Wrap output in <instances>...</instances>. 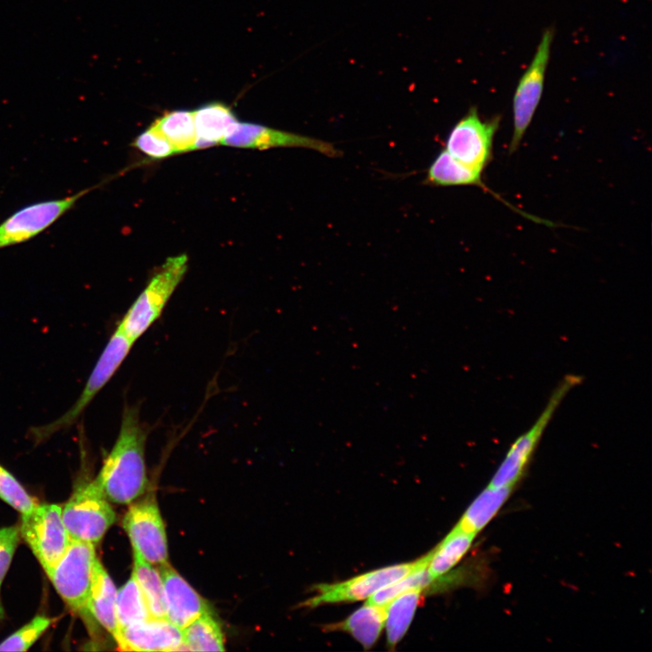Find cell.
I'll return each instance as SVG.
<instances>
[{
    "instance_id": "30",
    "label": "cell",
    "mask_w": 652,
    "mask_h": 652,
    "mask_svg": "<svg viewBox=\"0 0 652 652\" xmlns=\"http://www.w3.org/2000/svg\"><path fill=\"white\" fill-rule=\"evenodd\" d=\"M15 528V526H10L0 529V544L13 532Z\"/></svg>"
},
{
    "instance_id": "15",
    "label": "cell",
    "mask_w": 652,
    "mask_h": 652,
    "mask_svg": "<svg viewBox=\"0 0 652 652\" xmlns=\"http://www.w3.org/2000/svg\"><path fill=\"white\" fill-rule=\"evenodd\" d=\"M482 173H479L453 158L445 149H442L429 166L426 177V183L435 187H454V186H475L489 193L494 198L507 205L511 209L532 219L533 216L513 206L499 194L493 191L482 180Z\"/></svg>"
},
{
    "instance_id": "25",
    "label": "cell",
    "mask_w": 652,
    "mask_h": 652,
    "mask_svg": "<svg viewBox=\"0 0 652 652\" xmlns=\"http://www.w3.org/2000/svg\"><path fill=\"white\" fill-rule=\"evenodd\" d=\"M116 617L118 631L128 625L151 617L141 590L132 574L117 590Z\"/></svg>"
},
{
    "instance_id": "19",
    "label": "cell",
    "mask_w": 652,
    "mask_h": 652,
    "mask_svg": "<svg viewBox=\"0 0 652 652\" xmlns=\"http://www.w3.org/2000/svg\"><path fill=\"white\" fill-rule=\"evenodd\" d=\"M513 486L488 485L464 513L455 528L476 535L497 514L512 494Z\"/></svg>"
},
{
    "instance_id": "6",
    "label": "cell",
    "mask_w": 652,
    "mask_h": 652,
    "mask_svg": "<svg viewBox=\"0 0 652 652\" xmlns=\"http://www.w3.org/2000/svg\"><path fill=\"white\" fill-rule=\"evenodd\" d=\"M501 116L483 119L472 107L451 129L446 150L465 166L484 173L494 158V140Z\"/></svg>"
},
{
    "instance_id": "12",
    "label": "cell",
    "mask_w": 652,
    "mask_h": 652,
    "mask_svg": "<svg viewBox=\"0 0 652 652\" xmlns=\"http://www.w3.org/2000/svg\"><path fill=\"white\" fill-rule=\"evenodd\" d=\"M222 145L244 149L303 148L316 150L327 157L340 156V151L328 141L238 121L224 139Z\"/></svg>"
},
{
    "instance_id": "16",
    "label": "cell",
    "mask_w": 652,
    "mask_h": 652,
    "mask_svg": "<svg viewBox=\"0 0 652 652\" xmlns=\"http://www.w3.org/2000/svg\"><path fill=\"white\" fill-rule=\"evenodd\" d=\"M196 149L221 144L238 122L233 110L221 102H211L193 111Z\"/></svg>"
},
{
    "instance_id": "1",
    "label": "cell",
    "mask_w": 652,
    "mask_h": 652,
    "mask_svg": "<svg viewBox=\"0 0 652 652\" xmlns=\"http://www.w3.org/2000/svg\"><path fill=\"white\" fill-rule=\"evenodd\" d=\"M147 436L138 406L125 405L118 437L94 480L110 502L128 504L144 494Z\"/></svg>"
},
{
    "instance_id": "11",
    "label": "cell",
    "mask_w": 652,
    "mask_h": 652,
    "mask_svg": "<svg viewBox=\"0 0 652 652\" xmlns=\"http://www.w3.org/2000/svg\"><path fill=\"white\" fill-rule=\"evenodd\" d=\"M90 190L86 188L67 197L34 203L17 210L0 224V249L38 235Z\"/></svg>"
},
{
    "instance_id": "18",
    "label": "cell",
    "mask_w": 652,
    "mask_h": 652,
    "mask_svg": "<svg viewBox=\"0 0 652 652\" xmlns=\"http://www.w3.org/2000/svg\"><path fill=\"white\" fill-rule=\"evenodd\" d=\"M388 604H364L345 620L325 626L327 630H340L350 634L365 649H369L379 639L385 626Z\"/></svg>"
},
{
    "instance_id": "20",
    "label": "cell",
    "mask_w": 652,
    "mask_h": 652,
    "mask_svg": "<svg viewBox=\"0 0 652 652\" xmlns=\"http://www.w3.org/2000/svg\"><path fill=\"white\" fill-rule=\"evenodd\" d=\"M422 590H410L397 596L388 604L385 621L387 645L389 650L402 639L411 624L414 614L423 600Z\"/></svg>"
},
{
    "instance_id": "10",
    "label": "cell",
    "mask_w": 652,
    "mask_h": 652,
    "mask_svg": "<svg viewBox=\"0 0 652 652\" xmlns=\"http://www.w3.org/2000/svg\"><path fill=\"white\" fill-rule=\"evenodd\" d=\"M122 526L133 552L153 565L160 566L168 562L165 524L153 496L132 502L123 517Z\"/></svg>"
},
{
    "instance_id": "21",
    "label": "cell",
    "mask_w": 652,
    "mask_h": 652,
    "mask_svg": "<svg viewBox=\"0 0 652 652\" xmlns=\"http://www.w3.org/2000/svg\"><path fill=\"white\" fill-rule=\"evenodd\" d=\"M476 535L455 527L430 551L427 569L433 579L450 571L469 551Z\"/></svg>"
},
{
    "instance_id": "23",
    "label": "cell",
    "mask_w": 652,
    "mask_h": 652,
    "mask_svg": "<svg viewBox=\"0 0 652 652\" xmlns=\"http://www.w3.org/2000/svg\"><path fill=\"white\" fill-rule=\"evenodd\" d=\"M132 575L141 590L150 616L166 618L164 586L158 568L133 552Z\"/></svg>"
},
{
    "instance_id": "28",
    "label": "cell",
    "mask_w": 652,
    "mask_h": 652,
    "mask_svg": "<svg viewBox=\"0 0 652 652\" xmlns=\"http://www.w3.org/2000/svg\"><path fill=\"white\" fill-rule=\"evenodd\" d=\"M133 146L156 159L165 158L177 153L169 141L152 125L135 139Z\"/></svg>"
},
{
    "instance_id": "13",
    "label": "cell",
    "mask_w": 652,
    "mask_h": 652,
    "mask_svg": "<svg viewBox=\"0 0 652 652\" xmlns=\"http://www.w3.org/2000/svg\"><path fill=\"white\" fill-rule=\"evenodd\" d=\"M124 651L186 650L181 629L167 618H148L119 629L114 638Z\"/></svg>"
},
{
    "instance_id": "5",
    "label": "cell",
    "mask_w": 652,
    "mask_h": 652,
    "mask_svg": "<svg viewBox=\"0 0 652 652\" xmlns=\"http://www.w3.org/2000/svg\"><path fill=\"white\" fill-rule=\"evenodd\" d=\"M553 38L552 29L543 32L530 64L516 85L513 99V133L508 148L510 154L520 147L541 102Z\"/></svg>"
},
{
    "instance_id": "29",
    "label": "cell",
    "mask_w": 652,
    "mask_h": 652,
    "mask_svg": "<svg viewBox=\"0 0 652 652\" xmlns=\"http://www.w3.org/2000/svg\"><path fill=\"white\" fill-rule=\"evenodd\" d=\"M20 532L15 530L0 544V589L9 569L13 556L19 542Z\"/></svg>"
},
{
    "instance_id": "3",
    "label": "cell",
    "mask_w": 652,
    "mask_h": 652,
    "mask_svg": "<svg viewBox=\"0 0 652 652\" xmlns=\"http://www.w3.org/2000/svg\"><path fill=\"white\" fill-rule=\"evenodd\" d=\"M133 343L117 328L97 360L78 399L57 419L43 426L32 427L30 434L34 439L36 442L43 441L75 424L91 400L116 373L127 358Z\"/></svg>"
},
{
    "instance_id": "17",
    "label": "cell",
    "mask_w": 652,
    "mask_h": 652,
    "mask_svg": "<svg viewBox=\"0 0 652 652\" xmlns=\"http://www.w3.org/2000/svg\"><path fill=\"white\" fill-rule=\"evenodd\" d=\"M116 596V587L97 558L93 568L89 610L95 620L109 631L114 638L118 634Z\"/></svg>"
},
{
    "instance_id": "7",
    "label": "cell",
    "mask_w": 652,
    "mask_h": 652,
    "mask_svg": "<svg viewBox=\"0 0 652 652\" xmlns=\"http://www.w3.org/2000/svg\"><path fill=\"white\" fill-rule=\"evenodd\" d=\"M71 539L98 543L114 523L116 513L93 481L81 484L62 509Z\"/></svg>"
},
{
    "instance_id": "26",
    "label": "cell",
    "mask_w": 652,
    "mask_h": 652,
    "mask_svg": "<svg viewBox=\"0 0 652 652\" xmlns=\"http://www.w3.org/2000/svg\"><path fill=\"white\" fill-rule=\"evenodd\" d=\"M53 619L35 616L0 643V651H27L52 625Z\"/></svg>"
},
{
    "instance_id": "24",
    "label": "cell",
    "mask_w": 652,
    "mask_h": 652,
    "mask_svg": "<svg viewBox=\"0 0 652 652\" xmlns=\"http://www.w3.org/2000/svg\"><path fill=\"white\" fill-rule=\"evenodd\" d=\"M186 650L224 651V634L212 613L203 615L181 629Z\"/></svg>"
},
{
    "instance_id": "2",
    "label": "cell",
    "mask_w": 652,
    "mask_h": 652,
    "mask_svg": "<svg viewBox=\"0 0 652 652\" xmlns=\"http://www.w3.org/2000/svg\"><path fill=\"white\" fill-rule=\"evenodd\" d=\"M187 254L168 257L151 277L118 329L135 342L160 317L172 293L187 271Z\"/></svg>"
},
{
    "instance_id": "14",
    "label": "cell",
    "mask_w": 652,
    "mask_h": 652,
    "mask_svg": "<svg viewBox=\"0 0 652 652\" xmlns=\"http://www.w3.org/2000/svg\"><path fill=\"white\" fill-rule=\"evenodd\" d=\"M158 568L163 580L167 619L182 629L199 617L212 613L208 602L168 562Z\"/></svg>"
},
{
    "instance_id": "9",
    "label": "cell",
    "mask_w": 652,
    "mask_h": 652,
    "mask_svg": "<svg viewBox=\"0 0 652 652\" xmlns=\"http://www.w3.org/2000/svg\"><path fill=\"white\" fill-rule=\"evenodd\" d=\"M19 532L49 576L71 541L62 521V507L37 504L32 513L22 515Z\"/></svg>"
},
{
    "instance_id": "22",
    "label": "cell",
    "mask_w": 652,
    "mask_h": 652,
    "mask_svg": "<svg viewBox=\"0 0 652 652\" xmlns=\"http://www.w3.org/2000/svg\"><path fill=\"white\" fill-rule=\"evenodd\" d=\"M173 146L177 153L196 149L197 134L193 111L176 110L166 112L152 124Z\"/></svg>"
},
{
    "instance_id": "4",
    "label": "cell",
    "mask_w": 652,
    "mask_h": 652,
    "mask_svg": "<svg viewBox=\"0 0 652 652\" xmlns=\"http://www.w3.org/2000/svg\"><path fill=\"white\" fill-rule=\"evenodd\" d=\"M97 560L94 544L71 539L49 579L58 594L74 612L89 618V598Z\"/></svg>"
},
{
    "instance_id": "8",
    "label": "cell",
    "mask_w": 652,
    "mask_h": 652,
    "mask_svg": "<svg viewBox=\"0 0 652 652\" xmlns=\"http://www.w3.org/2000/svg\"><path fill=\"white\" fill-rule=\"evenodd\" d=\"M429 559L430 551L414 561L380 568L340 582L318 584L312 588L315 595L306 599L301 606L315 608L323 604L353 602L368 599L380 589L427 566Z\"/></svg>"
},
{
    "instance_id": "27",
    "label": "cell",
    "mask_w": 652,
    "mask_h": 652,
    "mask_svg": "<svg viewBox=\"0 0 652 652\" xmlns=\"http://www.w3.org/2000/svg\"><path fill=\"white\" fill-rule=\"evenodd\" d=\"M0 499L22 515L32 513L37 504L16 478L0 465Z\"/></svg>"
}]
</instances>
